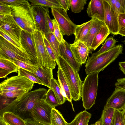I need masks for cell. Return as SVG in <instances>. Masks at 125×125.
Returning a JSON list of instances; mask_svg holds the SVG:
<instances>
[{
	"label": "cell",
	"mask_w": 125,
	"mask_h": 125,
	"mask_svg": "<svg viewBox=\"0 0 125 125\" xmlns=\"http://www.w3.org/2000/svg\"><path fill=\"white\" fill-rule=\"evenodd\" d=\"M47 91L44 88H40L27 92L16 98L0 110V116H2L5 112H10L19 116L24 120L31 118L32 109L38 99L44 98Z\"/></svg>",
	"instance_id": "obj_1"
},
{
	"label": "cell",
	"mask_w": 125,
	"mask_h": 125,
	"mask_svg": "<svg viewBox=\"0 0 125 125\" xmlns=\"http://www.w3.org/2000/svg\"><path fill=\"white\" fill-rule=\"evenodd\" d=\"M123 50V45L120 44L99 54L92 53L88 57L85 65L86 74L103 71L122 53Z\"/></svg>",
	"instance_id": "obj_2"
},
{
	"label": "cell",
	"mask_w": 125,
	"mask_h": 125,
	"mask_svg": "<svg viewBox=\"0 0 125 125\" xmlns=\"http://www.w3.org/2000/svg\"><path fill=\"white\" fill-rule=\"evenodd\" d=\"M56 62L64 74L72 99L75 101H79L81 97L83 83L80 78L78 72L73 68L60 56L56 59Z\"/></svg>",
	"instance_id": "obj_3"
},
{
	"label": "cell",
	"mask_w": 125,
	"mask_h": 125,
	"mask_svg": "<svg viewBox=\"0 0 125 125\" xmlns=\"http://www.w3.org/2000/svg\"><path fill=\"white\" fill-rule=\"evenodd\" d=\"M11 15L15 21L22 29L30 33L35 31V26L31 10L29 0L23 4L10 6Z\"/></svg>",
	"instance_id": "obj_4"
},
{
	"label": "cell",
	"mask_w": 125,
	"mask_h": 125,
	"mask_svg": "<svg viewBox=\"0 0 125 125\" xmlns=\"http://www.w3.org/2000/svg\"><path fill=\"white\" fill-rule=\"evenodd\" d=\"M99 73L88 74L82 85L81 97L83 107L85 110L90 109L95 104L97 93Z\"/></svg>",
	"instance_id": "obj_5"
},
{
	"label": "cell",
	"mask_w": 125,
	"mask_h": 125,
	"mask_svg": "<svg viewBox=\"0 0 125 125\" xmlns=\"http://www.w3.org/2000/svg\"><path fill=\"white\" fill-rule=\"evenodd\" d=\"M32 33L37 52L36 65L39 67L54 69L56 63L55 61L52 59L47 52L44 41L45 35L41 31L36 30Z\"/></svg>",
	"instance_id": "obj_6"
},
{
	"label": "cell",
	"mask_w": 125,
	"mask_h": 125,
	"mask_svg": "<svg viewBox=\"0 0 125 125\" xmlns=\"http://www.w3.org/2000/svg\"><path fill=\"white\" fill-rule=\"evenodd\" d=\"M0 58L15 59L31 64H35L26 52L16 47L0 35Z\"/></svg>",
	"instance_id": "obj_7"
},
{
	"label": "cell",
	"mask_w": 125,
	"mask_h": 125,
	"mask_svg": "<svg viewBox=\"0 0 125 125\" xmlns=\"http://www.w3.org/2000/svg\"><path fill=\"white\" fill-rule=\"evenodd\" d=\"M34 83L26 77L18 75L3 81L0 84V93L25 90L29 92Z\"/></svg>",
	"instance_id": "obj_8"
},
{
	"label": "cell",
	"mask_w": 125,
	"mask_h": 125,
	"mask_svg": "<svg viewBox=\"0 0 125 125\" xmlns=\"http://www.w3.org/2000/svg\"><path fill=\"white\" fill-rule=\"evenodd\" d=\"M22 30L11 14H0V31L21 45L20 35Z\"/></svg>",
	"instance_id": "obj_9"
},
{
	"label": "cell",
	"mask_w": 125,
	"mask_h": 125,
	"mask_svg": "<svg viewBox=\"0 0 125 125\" xmlns=\"http://www.w3.org/2000/svg\"><path fill=\"white\" fill-rule=\"evenodd\" d=\"M44 98L38 99L31 109V118L47 125H51L52 109Z\"/></svg>",
	"instance_id": "obj_10"
},
{
	"label": "cell",
	"mask_w": 125,
	"mask_h": 125,
	"mask_svg": "<svg viewBox=\"0 0 125 125\" xmlns=\"http://www.w3.org/2000/svg\"><path fill=\"white\" fill-rule=\"evenodd\" d=\"M52 13L63 35L74 34L77 25L70 20L66 11L62 8H51Z\"/></svg>",
	"instance_id": "obj_11"
},
{
	"label": "cell",
	"mask_w": 125,
	"mask_h": 125,
	"mask_svg": "<svg viewBox=\"0 0 125 125\" xmlns=\"http://www.w3.org/2000/svg\"><path fill=\"white\" fill-rule=\"evenodd\" d=\"M48 7L40 6H31L35 30L41 31L45 35L49 33L45 13L49 10Z\"/></svg>",
	"instance_id": "obj_12"
},
{
	"label": "cell",
	"mask_w": 125,
	"mask_h": 125,
	"mask_svg": "<svg viewBox=\"0 0 125 125\" xmlns=\"http://www.w3.org/2000/svg\"><path fill=\"white\" fill-rule=\"evenodd\" d=\"M104 10V23L111 33L118 34V15L105 0H103Z\"/></svg>",
	"instance_id": "obj_13"
},
{
	"label": "cell",
	"mask_w": 125,
	"mask_h": 125,
	"mask_svg": "<svg viewBox=\"0 0 125 125\" xmlns=\"http://www.w3.org/2000/svg\"><path fill=\"white\" fill-rule=\"evenodd\" d=\"M20 43L23 48L29 55L34 63L36 65L37 52L32 33L22 30L20 35Z\"/></svg>",
	"instance_id": "obj_14"
},
{
	"label": "cell",
	"mask_w": 125,
	"mask_h": 125,
	"mask_svg": "<svg viewBox=\"0 0 125 125\" xmlns=\"http://www.w3.org/2000/svg\"><path fill=\"white\" fill-rule=\"evenodd\" d=\"M115 110L125 109V90L116 87L111 95L107 99L105 105Z\"/></svg>",
	"instance_id": "obj_15"
},
{
	"label": "cell",
	"mask_w": 125,
	"mask_h": 125,
	"mask_svg": "<svg viewBox=\"0 0 125 125\" xmlns=\"http://www.w3.org/2000/svg\"><path fill=\"white\" fill-rule=\"evenodd\" d=\"M70 44L71 49L76 62L81 65L85 63L90 52L87 45L80 41L74 42Z\"/></svg>",
	"instance_id": "obj_16"
},
{
	"label": "cell",
	"mask_w": 125,
	"mask_h": 125,
	"mask_svg": "<svg viewBox=\"0 0 125 125\" xmlns=\"http://www.w3.org/2000/svg\"><path fill=\"white\" fill-rule=\"evenodd\" d=\"M59 51L60 56L78 72L82 65L76 62L71 49L70 44L64 39L60 43Z\"/></svg>",
	"instance_id": "obj_17"
},
{
	"label": "cell",
	"mask_w": 125,
	"mask_h": 125,
	"mask_svg": "<svg viewBox=\"0 0 125 125\" xmlns=\"http://www.w3.org/2000/svg\"><path fill=\"white\" fill-rule=\"evenodd\" d=\"M89 17L104 22V10L103 0H91L86 10Z\"/></svg>",
	"instance_id": "obj_18"
},
{
	"label": "cell",
	"mask_w": 125,
	"mask_h": 125,
	"mask_svg": "<svg viewBox=\"0 0 125 125\" xmlns=\"http://www.w3.org/2000/svg\"><path fill=\"white\" fill-rule=\"evenodd\" d=\"M92 19L93 22L92 26L88 34L82 41L87 45L89 51L94 38L101 28L105 25L103 22L96 19Z\"/></svg>",
	"instance_id": "obj_19"
},
{
	"label": "cell",
	"mask_w": 125,
	"mask_h": 125,
	"mask_svg": "<svg viewBox=\"0 0 125 125\" xmlns=\"http://www.w3.org/2000/svg\"><path fill=\"white\" fill-rule=\"evenodd\" d=\"M53 69L49 67H38L36 72L34 73L44 84L50 88L51 82L53 78Z\"/></svg>",
	"instance_id": "obj_20"
},
{
	"label": "cell",
	"mask_w": 125,
	"mask_h": 125,
	"mask_svg": "<svg viewBox=\"0 0 125 125\" xmlns=\"http://www.w3.org/2000/svg\"><path fill=\"white\" fill-rule=\"evenodd\" d=\"M110 33L107 26L105 25L103 26L94 38L89 52L92 53L93 51L95 50L104 42Z\"/></svg>",
	"instance_id": "obj_21"
},
{
	"label": "cell",
	"mask_w": 125,
	"mask_h": 125,
	"mask_svg": "<svg viewBox=\"0 0 125 125\" xmlns=\"http://www.w3.org/2000/svg\"><path fill=\"white\" fill-rule=\"evenodd\" d=\"M58 69L57 72L58 80L62 93L66 100L71 103L73 110L74 111L72 102V99L71 95L67 82L61 69L59 67Z\"/></svg>",
	"instance_id": "obj_22"
},
{
	"label": "cell",
	"mask_w": 125,
	"mask_h": 125,
	"mask_svg": "<svg viewBox=\"0 0 125 125\" xmlns=\"http://www.w3.org/2000/svg\"><path fill=\"white\" fill-rule=\"evenodd\" d=\"M93 19L80 25H77L76 28L74 33V42L82 41L88 32L92 25Z\"/></svg>",
	"instance_id": "obj_23"
},
{
	"label": "cell",
	"mask_w": 125,
	"mask_h": 125,
	"mask_svg": "<svg viewBox=\"0 0 125 125\" xmlns=\"http://www.w3.org/2000/svg\"><path fill=\"white\" fill-rule=\"evenodd\" d=\"M0 116L5 123L10 125H26L24 120L12 112H5Z\"/></svg>",
	"instance_id": "obj_24"
},
{
	"label": "cell",
	"mask_w": 125,
	"mask_h": 125,
	"mask_svg": "<svg viewBox=\"0 0 125 125\" xmlns=\"http://www.w3.org/2000/svg\"><path fill=\"white\" fill-rule=\"evenodd\" d=\"M114 109L104 106L101 116L99 120L101 125H112L113 119L115 112Z\"/></svg>",
	"instance_id": "obj_25"
},
{
	"label": "cell",
	"mask_w": 125,
	"mask_h": 125,
	"mask_svg": "<svg viewBox=\"0 0 125 125\" xmlns=\"http://www.w3.org/2000/svg\"><path fill=\"white\" fill-rule=\"evenodd\" d=\"M91 114L84 110L79 113L68 125H88Z\"/></svg>",
	"instance_id": "obj_26"
},
{
	"label": "cell",
	"mask_w": 125,
	"mask_h": 125,
	"mask_svg": "<svg viewBox=\"0 0 125 125\" xmlns=\"http://www.w3.org/2000/svg\"><path fill=\"white\" fill-rule=\"evenodd\" d=\"M50 88L54 92L59 105L62 104L65 102L66 100L62 93L59 83L54 78L51 80Z\"/></svg>",
	"instance_id": "obj_27"
},
{
	"label": "cell",
	"mask_w": 125,
	"mask_h": 125,
	"mask_svg": "<svg viewBox=\"0 0 125 125\" xmlns=\"http://www.w3.org/2000/svg\"><path fill=\"white\" fill-rule=\"evenodd\" d=\"M29 1L32 6H40L51 8L62 9L59 0H31Z\"/></svg>",
	"instance_id": "obj_28"
},
{
	"label": "cell",
	"mask_w": 125,
	"mask_h": 125,
	"mask_svg": "<svg viewBox=\"0 0 125 125\" xmlns=\"http://www.w3.org/2000/svg\"><path fill=\"white\" fill-rule=\"evenodd\" d=\"M62 114L55 108L52 109L51 125H68Z\"/></svg>",
	"instance_id": "obj_29"
},
{
	"label": "cell",
	"mask_w": 125,
	"mask_h": 125,
	"mask_svg": "<svg viewBox=\"0 0 125 125\" xmlns=\"http://www.w3.org/2000/svg\"><path fill=\"white\" fill-rule=\"evenodd\" d=\"M45 36L53 51L56 59L60 56L59 46L60 43L52 33H49Z\"/></svg>",
	"instance_id": "obj_30"
},
{
	"label": "cell",
	"mask_w": 125,
	"mask_h": 125,
	"mask_svg": "<svg viewBox=\"0 0 125 125\" xmlns=\"http://www.w3.org/2000/svg\"><path fill=\"white\" fill-rule=\"evenodd\" d=\"M7 59L13 63L19 68L24 69L33 73L36 72L38 67L36 64H30L15 59L8 58Z\"/></svg>",
	"instance_id": "obj_31"
},
{
	"label": "cell",
	"mask_w": 125,
	"mask_h": 125,
	"mask_svg": "<svg viewBox=\"0 0 125 125\" xmlns=\"http://www.w3.org/2000/svg\"><path fill=\"white\" fill-rule=\"evenodd\" d=\"M0 68L10 73L13 72L17 73L19 68L9 60L0 58Z\"/></svg>",
	"instance_id": "obj_32"
},
{
	"label": "cell",
	"mask_w": 125,
	"mask_h": 125,
	"mask_svg": "<svg viewBox=\"0 0 125 125\" xmlns=\"http://www.w3.org/2000/svg\"><path fill=\"white\" fill-rule=\"evenodd\" d=\"M18 75L26 77L34 83H37L45 86L44 84L36 76L35 74L24 69L19 68Z\"/></svg>",
	"instance_id": "obj_33"
},
{
	"label": "cell",
	"mask_w": 125,
	"mask_h": 125,
	"mask_svg": "<svg viewBox=\"0 0 125 125\" xmlns=\"http://www.w3.org/2000/svg\"><path fill=\"white\" fill-rule=\"evenodd\" d=\"M117 42L116 40L113 37L108 38L105 40L100 49L95 53L98 55L111 49L115 46Z\"/></svg>",
	"instance_id": "obj_34"
},
{
	"label": "cell",
	"mask_w": 125,
	"mask_h": 125,
	"mask_svg": "<svg viewBox=\"0 0 125 125\" xmlns=\"http://www.w3.org/2000/svg\"><path fill=\"white\" fill-rule=\"evenodd\" d=\"M70 8L72 11L74 13L80 12L83 9L86 3V0H70Z\"/></svg>",
	"instance_id": "obj_35"
},
{
	"label": "cell",
	"mask_w": 125,
	"mask_h": 125,
	"mask_svg": "<svg viewBox=\"0 0 125 125\" xmlns=\"http://www.w3.org/2000/svg\"><path fill=\"white\" fill-rule=\"evenodd\" d=\"M45 97L44 99L46 102L53 108L58 106L59 104L53 91L49 88L47 91Z\"/></svg>",
	"instance_id": "obj_36"
},
{
	"label": "cell",
	"mask_w": 125,
	"mask_h": 125,
	"mask_svg": "<svg viewBox=\"0 0 125 125\" xmlns=\"http://www.w3.org/2000/svg\"><path fill=\"white\" fill-rule=\"evenodd\" d=\"M123 110H115L113 117L112 125H125Z\"/></svg>",
	"instance_id": "obj_37"
},
{
	"label": "cell",
	"mask_w": 125,
	"mask_h": 125,
	"mask_svg": "<svg viewBox=\"0 0 125 125\" xmlns=\"http://www.w3.org/2000/svg\"><path fill=\"white\" fill-rule=\"evenodd\" d=\"M28 92H29L25 90L6 92L0 93V96L9 98H15Z\"/></svg>",
	"instance_id": "obj_38"
},
{
	"label": "cell",
	"mask_w": 125,
	"mask_h": 125,
	"mask_svg": "<svg viewBox=\"0 0 125 125\" xmlns=\"http://www.w3.org/2000/svg\"><path fill=\"white\" fill-rule=\"evenodd\" d=\"M119 28L118 34L122 36H125V13H121L118 15Z\"/></svg>",
	"instance_id": "obj_39"
},
{
	"label": "cell",
	"mask_w": 125,
	"mask_h": 125,
	"mask_svg": "<svg viewBox=\"0 0 125 125\" xmlns=\"http://www.w3.org/2000/svg\"><path fill=\"white\" fill-rule=\"evenodd\" d=\"M52 21L54 27V32L53 33L58 41L60 43L64 40L63 35L55 20V19H53Z\"/></svg>",
	"instance_id": "obj_40"
},
{
	"label": "cell",
	"mask_w": 125,
	"mask_h": 125,
	"mask_svg": "<svg viewBox=\"0 0 125 125\" xmlns=\"http://www.w3.org/2000/svg\"><path fill=\"white\" fill-rule=\"evenodd\" d=\"M115 10L118 15L125 13V0H116Z\"/></svg>",
	"instance_id": "obj_41"
},
{
	"label": "cell",
	"mask_w": 125,
	"mask_h": 125,
	"mask_svg": "<svg viewBox=\"0 0 125 125\" xmlns=\"http://www.w3.org/2000/svg\"><path fill=\"white\" fill-rule=\"evenodd\" d=\"M10 6L0 1V14L5 15L11 14V10Z\"/></svg>",
	"instance_id": "obj_42"
},
{
	"label": "cell",
	"mask_w": 125,
	"mask_h": 125,
	"mask_svg": "<svg viewBox=\"0 0 125 125\" xmlns=\"http://www.w3.org/2000/svg\"><path fill=\"white\" fill-rule=\"evenodd\" d=\"M44 41L47 50L49 55L53 60L56 61V58L53 51L45 36L44 38Z\"/></svg>",
	"instance_id": "obj_43"
},
{
	"label": "cell",
	"mask_w": 125,
	"mask_h": 125,
	"mask_svg": "<svg viewBox=\"0 0 125 125\" xmlns=\"http://www.w3.org/2000/svg\"><path fill=\"white\" fill-rule=\"evenodd\" d=\"M27 0H0V1L10 6L20 5L26 2Z\"/></svg>",
	"instance_id": "obj_44"
},
{
	"label": "cell",
	"mask_w": 125,
	"mask_h": 125,
	"mask_svg": "<svg viewBox=\"0 0 125 125\" xmlns=\"http://www.w3.org/2000/svg\"><path fill=\"white\" fill-rule=\"evenodd\" d=\"M0 35H1L10 43L15 45L16 47L26 52L22 47L21 45L20 44L14 41L8 36L0 31Z\"/></svg>",
	"instance_id": "obj_45"
},
{
	"label": "cell",
	"mask_w": 125,
	"mask_h": 125,
	"mask_svg": "<svg viewBox=\"0 0 125 125\" xmlns=\"http://www.w3.org/2000/svg\"><path fill=\"white\" fill-rule=\"evenodd\" d=\"M49 10H47L45 16L48 27L49 33H53L54 32L53 25L52 20L50 18L49 13Z\"/></svg>",
	"instance_id": "obj_46"
},
{
	"label": "cell",
	"mask_w": 125,
	"mask_h": 125,
	"mask_svg": "<svg viewBox=\"0 0 125 125\" xmlns=\"http://www.w3.org/2000/svg\"><path fill=\"white\" fill-rule=\"evenodd\" d=\"M70 0H59V3L62 9L67 12L70 7Z\"/></svg>",
	"instance_id": "obj_47"
},
{
	"label": "cell",
	"mask_w": 125,
	"mask_h": 125,
	"mask_svg": "<svg viewBox=\"0 0 125 125\" xmlns=\"http://www.w3.org/2000/svg\"><path fill=\"white\" fill-rule=\"evenodd\" d=\"M115 84L116 87L125 90V78H118Z\"/></svg>",
	"instance_id": "obj_48"
},
{
	"label": "cell",
	"mask_w": 125,
	"mask_h": 125,
	"mask_svg": "<svg viewBox=\"0 0 125 125\" xmlns=\"http://www.w3.org/2000/svg\"><path fill=\"white\" fill-rule=\"evenodd\" d=\"M24 120L26 125H47L32 118L26 119Z\"/></svg>",
	"instance_id": "obj_49"
},
{
	"label": "cell",
	"mask_w": 125,
	"mask_h": 125,
	"mask_svg": "<svg viewBox=\"0 0 125 125\" xmlns=\"http://www.w3.org/2000/svg\"><path fill=\"white\" fill-rule=\"evenodd\" d=\"M10 73L7 71L3 69L0 68V78H5Z\"/></svg>",
	"instance_id": "obj_50"
},
{
	"label": "cell",
	"mask_w": 125,
	"mask_h": 125,
	"mask_svg": "<svg viewBox=\"0 0 125 125\" xmlns=\"http://www.w3.org/2000/svg\"><path fill=\"white\" fill-rule=\"evenodd\" d=\"M118 65L120 69L125 75V61L119 62Z\"/></svg>",
	"instance_id": "obj_51"
},
{
	"label": "cell",
	"mask_w": 125,
	"mask_h": 125,
	"mask_svg": "<svg viewBox=\"0 0 125 125\" xmlns=\"http://www.w3.org/2000/svg\"><path fill=\"white\" fill-rule=\"evenodd\" d=\"M0 125H7L3 120L2 117L0 116Z\"/></svg>",
	"instance_id": "obj_52"
},
{
	"label": "cell",
	"mask_w": 125,
	"mask_h": 125,
	"mask_svg": "<svg viewBox=\"0 0 125 125\" xmlns=\"http://www.w3.org/2000/svg\"><path fill=\"white\" fill-rule=\"evenodd\" d=\"M95 125H101L100 122L99 120L95 123Z\"/></svg>",
	"instance_id": "obj_53"
},
{
	"label": "cell",
	"mask_w": 125,
	"mask_h": 125,
	"mask_svg": "<svg viewBox=\"0 0 125 125\" xmlns=\"http://www.w3.org/2000/svg\"><path fill=\"white\" fill-rule=\"evenodd\" d=\"M123 115H124V121L125 124V110L124 111V113H123Z\"/></svg>",
	"instance_id": "obj_54"
},
{
	"label": "cell",
	"mask_w": 125,
	"mask_h": 125,
	"mask_svg": "<svg viewBox=\"0 0 125 125\" xmlns=\"http://www.w3.org/2000/svg\"><path fill=\"white\" fill-rule=\"evenodd\" d=\"M123 42L124 44L125 45V40L123 41Z\"/></svg>",
	"instance_id": "obj_55"
},
{
	"label": "cell",
	"mask_w": 125,
	"mask_h": 125,
	"mask_svg": "<svg viewBox=\"0 0 125 125\" xmlns=\"http://www.w3.org/2000/svg\"><path fill=\"white\" fill-rule=\"evenodd\" d=\"M90 125H95V123L90 124Z\"/></svg>",
	"instance_id": "obj_56"
},
{
	"label": "cell",
	"mask_w": 125,
	"mask_h": 125,
	"mask_svg": "<svg viewBox=\"0 0 125 125\" xmlns=\"http://www.w3.org/2000/svg\"><path fill=\"white\" fill-rule=\"evenodd\" d=\"M6 123V124L7 125H9V124H8L7 123Z\"/></svg>",
	"instance_id": "obj_57"
}]
</instances>
